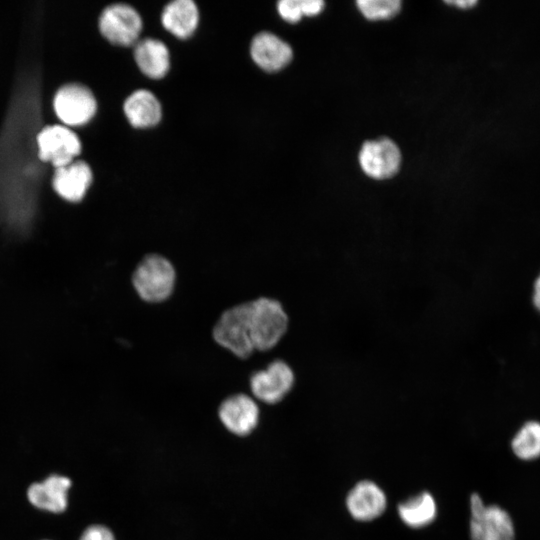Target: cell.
Masks as SVG:
<instances>
[{
    "mask_svg": "<svg viewBox=\"0 0 540 540\" xmlns=\"http://www.w3.org/2000/svg\"><path fill=\"white\" fill-rule=\"evenodd\" d=\"M471 540H514L510 515L498 505H485L479 494L470 496Z\"/></svg>",
    "mask_w": 540,
    "mask_h": 540,
    "instance_id": "obj_5",
    "label": "cell"
},
{
    "mask_svg": "<svg viewBox=\"0 0 540 540\" xmlns=\"http://www.w3.org/2000/svg\"><path fill=\"white\" fill-rule=\"evenodd\" d=\"M161 21L164 28L174 36L189 38L198 26V8L191 0L172 1L164 8Z\"/></svg>",
    "mask_w": 540,
    "mask_h": 540,
    "instance_id": "obj_17",
    "label": "cell"
},
{
    "mask_svg": "<svg viewBox=\"0 0 540 540\" xmlns=\"http://www.w3.org/2000/svg\"><path fill=\"white\" fill-rule=\"evenodd\" d=\"M98 23L103 37L118 46L136 44L142 30V20L138 12L121 3L106 7Z\"/></svg>",
    "mask_w": 540,
    "mask_h": 540,
    "instance_id": "obj_7",
    "label": "cell"
},
{
    "mask_svg": "<svg viewBox=\"0 0 540 540\" xmlns=\"http://www.w3.org/2000/svg\"><path fill=\"white\" fill-rule=\"evenodd\" d=\"M397 513L406 526L420 529L430 525L436 519L438 508L433 495L422 491L399 503Z\"/></svg>",
    "mask_w": 540,
    "mask_h": 540,
    "instance_id": "obj_18",
    "label": "cell"
},
{
    "mask_svg": "<svg viewBox=\"0 0 540 540\" xmlns=\"http://www.w3.org/2000/svg\"><path fill=\"white\" fill-rule=\"evenodd\" d=\"M250 53L253 61L268 72L281 70L293 56L289 44L270 32H261L253 38Z\"/></svg>",
    "mask_w": 540,
    "mask_h": 540,
    "instance_id": "obj_13",
    "label": "cell"
},
{
    "mask_svg": "<svg viewBox=\"0 0 540 540\" xmlns=\"http://www.w3.org/2000/svg\"><path fill=\"white\" fill-rule=\"evenodd\" d=\"M295 384V373L291 366L280 359L271 362L250 378L252 394L267 404L280 402Z\"/></svg>",
    "mask_w": 540,
    "mask_h": 540,
    "instance_id": "obj_8",
    "label": "cell"
},
{
    "mask_svg": "<svg viewBox=\"0 0 540 540\" xmlns=\"http://www.w3.org/2000/svg\"><path fill=\"white\" fill-rule=\"evenodd\" d=\"M345 505L354 520L369 522L385 512L387 496L377 483L371 480H362L350 489L345 499Z\"/></svg>",
    "mask_w": 540,
    "mask_h": 540,
    "instance_id": "obj_10",
    "label": "cell"
},
{
    "mask_svg": "<svg viewBox=\"0 0 540 540\" xmlns=\"http://www.w3.org/2000/svg\"><path fill=\"white\" fill-rule=\"evenodd\" d=\"M217 344L239 358L254 351L250 335V304L244 302L226 309L216 321L212 332Z\"/></svg>",
    "mask_w": 540,
    "mask_h": 540,
    "instance_id": "obj_3",
    "label": "cell"
},
{
    "mask_svg": "<svg viewBox=\"0 0 540 540\" xmlns=\"http://www.w3.org/2000/svg\"><path fill=\"white\" fill-rule=\"evenodd\" d=\"M71 481L61 475H50L42 482L33 483L27 490L29 502L42 510L63 512L68 505V490Z\"/></svg>",
    "mask_w": 540,
    "mask_h": 540,
    "instance_id": "obj_14",
    "label": "cell"
},
{
    "mask_svg": "<svg viewBox=\"0 0 540 540\" xmlns=\"http://www.w3.org/2000/svg\"><path fill=\"white\" fill-rule=\"evenodd\" d=\"M359 163L368 176L386 179L398 172L401 153L397 145L388 138L367 141L360 150Z\"/></svg>",
    "mask_w": 540,
    "mask_h": 540,
    "instance_id": "obj_9",
    "label": "cell"
},
{
    "mask_svg": "<svg viewBox=\"0 0 540 540\" xmlns=\"http://www.w3.org/2000/svg\"><path fill=\"white\" fill-rule=\"evenodd\" d=\"M533 304L540 311V275L534 284Z\"/></svg>",
    "mask_w": 540,
    "mask_h": 540,
    "instance_id": "obj_23",
    "label": "cell"
},
{
    "mask_svg": "<svg viewBox=\"0 0 540 540\" xmlns=\"http://www.w3.org/2000/svg\"><path fill=\"white\" fill-rule=\"evenodd\" d=\"M176 271L164 256L149 254L137 265L132 275V284L138 296L149 303L166 300L173 292Z\"/></svg>",
    "mask_w": 540,
    "mask_h": 540,
    "instance_id": "obj_2",
    "label": "cell"
},
{
    "mask_svg": "<svg viewBox=\"0 0 540 540\" xmlns=\"http://www.w3.org/2000/svg\"><path fill=\"white\" fill-rule=\"evenodd\" d=\"M92 170L83 160L55 168L52 176L54 191L69 202L81 201L92 183Z\"/></svg>",
    "mask_w": 540,
    "mask_h": 540,
    "instance_id": "obj_12",
    "label": "cell"
},
{
    "mask_svg": "<svg viewBox=\"0 0 540 540\" xmlns=\"http://www.w3.org/2000/svg\"><path fill=\"white\" fill-rule=\"evenodd\" d=\"M80 540H115L113 533L102 525L88 527L80 537Z\"/></svg>",
    "mask_w": 540,
    "mask_h": 540,
    "instance_id": "obj_22",
    "label": "cell"
},
{
    "mask_svg": "<svg viewBox=\"0 0 540 540\" xmlns=\"http://www.w3.org/2000/svg\"><path fill=\"white\" fill-rule=\"evenodd\" d=\"M357 6L367 19L381 20L394 17L401 8V2L399 0H359Z\"/></svg>",
    "mask_w": 540,
    "mask_h": 540,
    "instance_id": "obj_21",
    "label": "cell"
},
{
    "mask_svg": "<svg viewBox=\"0 0 540 540\" xmlns=\"http://www.w3.org/2000/svg\"><path fill=\"white\" fill-rule=\"evenodd\" d=\"M250 335L254 350L267 351L275 347L286 334L289 318L280 301L259 297L249 301Z\"/></svg>",
    "mask_w": 540,
    "mask_h": 540,
    "instance_id": "obj_1",
    "label": "cell"
},
{
    "mask_svg": "<svg viewBox=\"0 0 540 540\" xmlns=\"http://www.w3.org/2000/svg\"><path fill=\"white\" fill-rule=\"evenodd\" d=\"M515 455L522 460H533L540 456V422L525 423L512 440Z\"/></svg>",
    "mask_w": 540,
    "mask_h": 540,
    "instance_id": "obj_19",
    "label": "cell"
},
{
    "mask_svg": "<svg viewBox=\"0 0 540 540\" xmlns=\"http://www.w3.org/2000/svg\"><path fill=\"white\" fill-rule=\"evenodd\" d=\"M219 418L232 433L247 435L257 425L259 409L255 401L246 394H235L225 399L219 407Z\"/></svg>",
    "mask_w": 540,
    "mask_h": 540,
    "instance_id": "obj_11",
    "label": "cell"
},
{
    "mask_svg": "<svg viewBox=\"0 0 540 540\" xmlns=\"http://www.w3.org/2000/svg\"><path fill=\"white\" fill-rule=\"evenodd\" d=\"M324 8L321 0H282L277 4L279 15L287 22L296 23L302 16H315Z\"/></svg>",
    "mask_w": 540,
    "mask_h": 540,
    "instance_id": "obj_20",
    "label": "cell"
},
{
    "mask_svg": "<svg viewBox=\"0 0 540 540\" xmlns=\"http://www.w3.org/2000/svg\"><path fill=\"white\" fill-rule=\"evenodd\" d=\"M35 149L39 161L59 168L75 161L81 153L78 135L63 124L42 127L35 136Z\"/></svg>",
    "mask_w": 540,
    "mask_h": 540,
    "instance_id": "obj_4",
    "label": "cell"
},
{
    "mask_svg": "<svg viewBox=\"0 0 540 540\" xmlns=\"http://www.w3.org/2000/svg\"><path fill=\"white\" fill-rule=\"evenodd\" d=\"M129 123L136 128L155 126L161 120V104L155 95L144 89L137 90L127 97L123 105Z\"/></svg>",
    "mask_w": 540,
    "mask_h": 540,
    "instance_id": "obj_16",
    "label": "cell"
},
{
    "mask_svg": "<svg viewBox=\"0 0 540 540\" xmlns=\"http://www.w3.org/2000/svg\"><path fill=\"white\" fill-rule=\"evenodd\" d=\"M446 3L454 4L460 8H469L474 6L477 1L476 0H457V1H446Z\"/></svg>",
    "mask_w": 540,
    "mask_h": 540,
    "instance_id": "obj_24",
    "label": "cell"
},
{
    "mask_svg": "<svg viewBox=\"0 0 540 540\" xmlns=\"http://www.w3.org/2000/svg\"><path fill=\"white\" fill-rule=\"evenodd\" d=\"M134 59L140 71L149 78H163L170 68V54L167 46L160 40L146 38L137 41Z\"/></svg>",
    "mask_w": 540,
    "mask_h": 540,
    "instance_id": "obj_15",
    "label": "cell"
},
{
    "mask_svg": "<svg viewBox=\"0 0 540 540\" xmlns=\"http://www.w3.org/2000/svg\"><path fill=\"white\" fill-rule=\"evenodd\" d=\"M53 108L63 125L81 126L94 117L97 101L87 86L80 83H68L56 91Z\"/></svg>",
    "mask_w": 540,
    "mask_h": 540,
    "instance_id": "obj_6",
    "label": "cell"
}]
</instances>
